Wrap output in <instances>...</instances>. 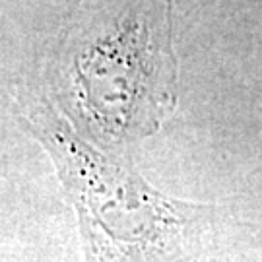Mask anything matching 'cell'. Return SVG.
I'll use <instances>...</instances> for the list:
<instances>
[{"mask_svg": "<svg viewBox=\"0 0 262 262\" xmlns=\"http://www.w3.org/2000/svg\"><path fill=\"white\" fill-rule=\"evenodd\" d=\"M173 0H94L64 39V92L97 142L156 132L177 105Z\"/></svg>", "mask_w": 262, "mask_h": 262, "instance_id": "6da1fadb", "label": "cell"}, {"mask_svg": "<svg viewBox=\"0 0 262 262\" xmlns=\"http://www.w3.org/2000/svg\"><path fill=\"white\" fill-rule=\"evenodd\" d=\"M74 206L88 262H177L210 220L208 206L159 192L99 151L47 105L21 115Z\"/></svg>", "mask_w": 262, "mask_h": 262, "instance_id": "7a4b0ae2", "label": "cell"}]
</instances>
